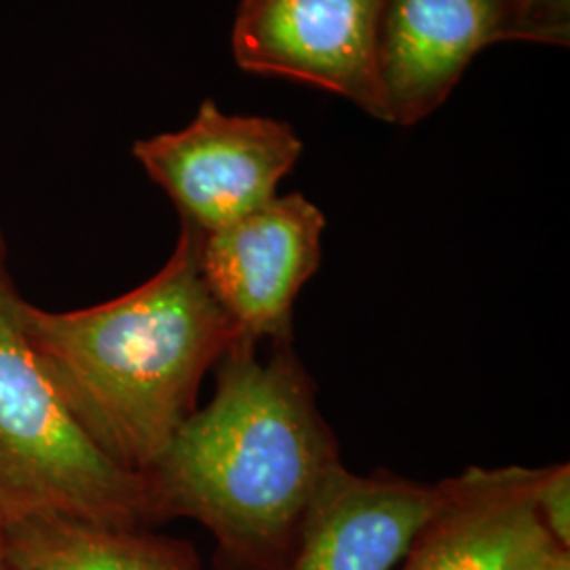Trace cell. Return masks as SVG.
Returning <instances> with one entry per match:
<instances>
[{"label": "cell", "instance_id": "30bf717a", "mask_svg": "<svg viewBox=\"0 0 570 570\" xmlns=\"http://www.w3.org/2000/svg\"><path fill=\"white\" fill-rule=\"evenodd\" d=\"M4 551L18 570H202L186 541L61 513L0 518Z\"/></svg>", "mask_w": 570, "mask_h": 570}, {"label": "cell", "instance_id": "4fadbf2b", "mask_svg": "<svg viewBox=\"0 0 570 570\" xmlns=\"http://www.w3.org/2000/svg\"><path fill=\"white\" fill-rule=\"evenodd\" d=\"M524 570H570V551L556 548Z\"/></svg>", "mask_w": 570, "mask_h": 570}, {"label": "cell", "instance_id": "52a82bcc", "mask_svg": "<svg viewBox=\"0 0 570 570\" xmlns=\"http://www.w3.org/2000/svg\"><path fill=\"white\" fill-rule=\"evenodd\" d=\"M383 0H242L233 26L237 66L305 82L385 121L376 72Z\"/></svg>", "mask_w": 570, "mask_h": 570}, {"label": "cell", "instance_id": "7c38bea8", "mask_svg": "<svg viewBox=\"0 0 570 570\" xmlns=\"http://www.w3.org/2000/svg\"><path fill=\"white\" fill-rule=\"evenodd\" d=\"M539 16L553 47H569L570 0H537Z\"/></svg>", "mask_w": 570, "mask_h": 570}, {"label": "cell", "instance_id": "3957f363", "mask_svg": "<svg viewBox=\"0 0 570 570\" xmlns=\"http://www.w3.org/2000/svg\"><path fill=\"white\" fill-rule=\"evenodd\" d=\"M23 303L0 233V518L61 513L155 527L144 475L110 459L49 381L23 330Z\"/></svg>", "mask_w": 570, "mask_h": 570}, {"label": "cell", "instance_id": "ba28073f", "mask_svg": "<svg viewBox=\"0 0 570 570\" xmlns=\"http://www.w3.org/2000/svg\"><path fill=\"white\" fill-rule=\"evenodd\" d=\"M537 478L539 469L518 465L468 468L444 478L440 510L397 570L529 569L558 548L534 510Z\"/></svg>", "mask_w": 570, "mask_h": 570}, {"label": "cell", "instance_id": "7a4b0ae2", "mask_svg": "<svg viewBox=\"0 0 570 570\" xmlns=\"http://www.w3.org/2000/svg\"><path fill=\"white\" fill-rule=\"evenodd\" d=\"M21 320L81 428L140 475L195 414L207 370L242 338L205 284L197 230L184 225L169 261L146 284L70 313L23 303Z\"/></svg>", "mask_w": 570, "mask_h": 570}, {"label": "cell", "instance_id": "8fae6325", "mask_svg": "<svg viewBox=\"0 0 570 570\" xmlns=\"http://www.w3.org/2000/svg\"><path fill=\"white\" fill-rule=\"evenodd\" d=\"M534 510L553 543L570 551V465L539 468L534 484Z\"/></svg>", "mask_w": 570, "mask_h": 570}, {"label": "cell", "instance_id": "6da1fadb", "mask_svg": "<svg viewBox=\"0 0 570 570\" xmlns=\"http://www.w3.org/2000/svg\"><path fill=\"white\" fill-rule=\"evenodd\" d=\"M212 402L144 473L155 524L199 522L214 537L216 570H284L306 518L343 468L294 343L239 338L214 366Z\"/></svg>", "mask_w": 570, "mask_h": 570}, {"label": "cell", "instance_id": "5b68a950", "mask_svg": "<svg viewBox=\"0 0 570 570\" xmlns=\"http://www.w3.org/2000/svg\"><path fill=\"white\" fill-rule=\"evenodd\" d=\"M503 41L551 45L537 0H383L376 72L385 122L431 117L473 58Z\"/></svg>", "mask_w": 570, "mask_h": 570}, {"label": "cell", "instance_id": "9c48e42d", "mask_svg": "<svg viewBox=\"0 0 570 570\" xmlns=\"http://www.w3.org/2000/svg\"><path fill=\"white\" fill-rule=\"evenodd\" d=\"M444 480L425 484L393 471L343 465L322 490L284 570H397L440 510Z\"/></svg>", "mask_w": 570, "mask_h": 570}, {"label": "cell", "instance_id": "5bb4252c", "mask_svg": "<svg viewBox=\"0 0 570 570\" xmlns=\"http://www.w3.org/2000/svg\"><path fill=\"white\" fill-rule=\"evenodd\" d=\"M0 570H18L13 564H11V560H9V556H7V551H4V543H2V532H0Z\"/></svg>", "mask_w": 570, "mask_h": 570}, {"label": "cell", "instance_id": "277c9868", "mask_svg": "<svg viewBox=\"0 0 570 570\" xmlns=\"http://www.w3.org/2000/svg\"><path fill=\"white\" fill-rule=\"evenodd\" d=\"M303 148L289 122L226 115L204 100L180 131L134 144V157L176 205L183 225L205 235L273 202Z\"/></svg>", "mask_w": 570, "mask_h": 570}, {"label": "cell", "instance_id": "8992f818", "mask_svg": "<svg viewBox=\"0 0 570 570\" xmlns=\"http://www.w3.org/2000/svg\"><path fill=\"white\" fill-rule=\"evenodd\" d=\"M324 212L301 193L199 235L205 284L239 336L294 343V306L324 256Z\"/></svg>", "mask_w": 570, "mask_h": 570}]
</instances>
